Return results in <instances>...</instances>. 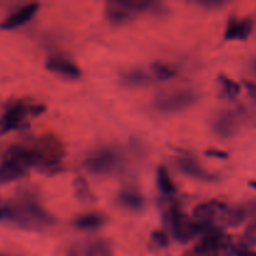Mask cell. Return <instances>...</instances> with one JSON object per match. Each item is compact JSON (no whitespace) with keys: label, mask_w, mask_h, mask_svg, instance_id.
<instances>
[{"label":"cell","mask_w":256,"mask_h":256,"mask_svg":"<svg viewBox=\"0 0 256 256\" xmlns=\"http://www.w3.org/2000/svg\"><path fill=\"white\" fill-rule=\"evenodd\" d=\"M185 256H196V254H195L194 252H186Z\"/></svg>","instance_id":"31"},{"label":"cell","mask_w":256,"mask_h":256,"mask_svg":"<svg viewBox=\"0 0 256 256\" xmlns=\"http://www.w3.org/2000/svg\"><path fill=\"white\" fill-rule=\"evenodd\" d=\"M4 214L22 229L38 230L55 224L50 212L30 195H22L6 205Z\"/></svg>","instance_id":"1"},{"label":"cell","mask_w":256,"mask_h":256,"mask_svg":"<svg viewBox=\"0 0 256 256\" xmlns=\"http://www.w3.org/2000/svg\"><path fill=\"white\" fill-rule=\"evenodd\" d=\"M74 192L76 198L82 202H90L92 199V190H90L89 182L84 176H76L74 179Z\"/></svg>","instance_id":"22"},{"label":"cell","mask_w":256,"mask_h":256,"mask_svg":"<svg viewBox=\"0 0 256 256\" xmlns=\"http://www.w3.org/2000/svg\"><path fill=\"white\" fill-rule=\"evenodd\" d=\"M198 4L202 5V6L206 8H212V6H222L224 4V2H216V0H205V2H198Z\"/></svg>","instance_id":"29"},{"label":"cell","mask_w":256,"mask_h":256,"mask_svg":"<svg viewBox=\"0 0 256 256\" xmlns=\"http://www.w3.org/2000/svg\"><path fill=\"white\" fill-rule=\"evenodd\" d=\"M45 66H46L49 72H55V74L60 75V76L68 78V79H78V78L82 76L80 68L75 62H70V60L65 59V58H50V59H48Z\"/></svg>","instance_id":"12"},{"label":"cell","mask_w":256,"mask_h":256,"mask_svg":"<svg viewBox=\"0 0 256 256\" xmlns=\"http://www.w3.org/2000/svg\"><path fill=\"white\" fill-rule=\"evenodd\" d=\"M30 165L22 158L16 146H12L0 162V185L15 182L25 176Z\"/></svg>","instance_id":"6"},{"label":"cell","mask_w":256,"mask_h":256,"mask_svg":"<svg viewBox=\"0 0 256 256\" xmlns=\"http://www.w3.org/2000/svg\"><path fill=\"white\" fill-rule=\"evenodd\" d=\"M156 182L158 186H159L160 192L166 196H172L176 192V186H175L174 182H172V176H170L169 172L165 166H159L156 172Z\"/></svg>","instance_id":"18"},{"label":"cell","mask_w":256,"mask_h":256,"mask_svg":"<svg viewBox=\"0 0 256 256\" xmlns=\"http://www.w3.org/2000/svg\"><path fill=\"white\" fill-rule=\"evenodd\" d=\"M106 16L109 22H114V24H124V22H130L134 16L132 12H130L124 5L120 2V0H115V2H108L106 8Z\"/></svg>","instance_id":"15"},{"label":"cell","mask_w":256,"mask_h":256,"mask_svg":"<svg viewBox=\"0 0 256 256\" xmlns=\"http://www.w3.org/2000/svg\"><path fill=\"white\" fill-rule=\"evenodd\" d=\"M86 256H112V250L109 242L105 240H98L90 245Z\"/></svg>","instance_id":"23"},{"label":"cell","mask_w":256,"mask_h":256,"mask_svg":"<svg viewBox=\"0 0 256 256\" xmlns=\"http://www.w3.org/2000/svg\"><path fill=\"white\" fill-rule=\"evenodd\" d=\"M199 100V92L192 89H179L175 92H162L152 102L155 109L160 112H178L188 109Z\"/></svg>","instance_id":"4"},{"label":"cell","mask_w":256,"mask_h":256,"mask_svg":"<svg viewBox=\"0 0 256 256\" xmlns=\"http://www.w3.org/2000/svg\"><path fill=\"white\" fill-rule=\"evenodd\" d=\"M106 219L104 215L98 214V212H89L78 216L74 220V225L78 229L82 230H95L102 228L105 224Z\"/></svg>","instance_id":"17"},{"label":"cell","mask_w":256,"mask_h":256,"mask_svg":"<svg viewBox=\"0 0 256 256\" xmlns=\"http://www.w3.org/2000/svg\"><path fill=\"white\" fill-rule=\"evenodd\" d=\"M152 240L159 248H166L170 244L169 235H168L166 232H162V230H155L152 234Z\"/></svg>","instance_id":"25"},{"label":"cell","mask_w":256,"mask_h":256,"mask_svg":"<svg viewBox=\"0 0 256 256\" xmlns=\"http://www.w3.org/2000/svg\"><path fill=\"white\" fill-rule=\"evenodd\" d=\"M240 115L234 110H225L218 114L212 122V130L220 138H232L239 130Z\"/></svg>","instance_id":"8"},{"label":"cell","mask_w":256,"mask_h":256,"mask_svg":"<svg viewBox=\"0 0 256 256\" xmlns=\"http://www.w3.org/2000/svg\"><path fill=\"white\" fill-rule=\"evenodd\" d=\"M224 256H256V252L250 250L245 244H235L232 242L225 250Z\"/></svg>","instance_id":"24"},{"label":"cell","mask_w":256,"mask_h":256,"mask_svg":"<svg viewBox=\"0 0 256 256\" xmlns=\"http://www.w3.org/2000/svg\"><path fill=\"white\" fill-rule=\"evenodd\" d=\"M245 88H246L248 92H249L250 96L256 102V82H244Z\"/></svg>","instance_id":"28"},{"label":"cell","mask_w":256,"mask_h":256,"mask_svg":"<svg viewBox=\"0 0 256 256\" xmlns=\"http://www.w3.org/2000/svg\"><path fill=\"white\" fill-rule=\"evenodd\" d=\"M232 242V238L225 235L222 230L212 228L198 242L194 252L196 256H224L225 250Z\"/></svg>","instance_id":"7"},{"label":"cell","mask_w":256,"mask_h":256,"mask_svg":"<svg viewBox=\"0 0 256 256\" xmlns=\"http://www.w3.org/2000/svg\"><path fill=\"white\" fill-rule=\"evenodd\" d=\"M249 185L252 188V189L256 190V180H252V182H250Z\"/></svg>","instance_id":"30"},{"label":"cell","mask_w":256,"mask_h":256,"mask_svg":"<svg viewBox=\"0 0 256 256\" xmlns=\"http://www.w3.org/2000/svg\"><path fill=\"white\" fill-rule=\"evenodd\" d=\"M244 244L246 245H256V220L249 225L245 230L244 234Z\"/></svg>","instance_id":"26"},{"label":"cell","mask_w":256,"mask_h":256,"mask_svg":"<svg viewBox=\"0 0 256 256\" xmlns=\"http://www.w3.org/2000/svg\"><path fill=\"white\" fill-rule=\"evenodd\" d=\"M175 162H176L178 169L182 174L186 175V176L199 180H205V182H212V180L215 179L214 175L208 172V170L204 169L202 165L196 159L190 156V155H180V156L176 158Z\"/></svg>","instance_id":"11"},{"label":"cell","mask_w":256,"mask_h":256,"mask_svg":"<svg viewBox=\"0 0 256 256\" xmlns=\"http://www.w3.org/2000/svg\"><path fill=\"white\" fill-rule=\"evenodd\" d=\"M118 200H119V204L124 206L125 209L134 210V212L142 210L145 206V199L142 192L136 189H132V188L122 190L119 196H118Z\"/></svg>","instance_id":"14"},{"label":"cell","mask_w":256,"mask_h":256,"mask_svg":"<svg viewBox=\"0 0 256 256\" xmlns=\"http://www.w3.org/2000/svg\"><path fill=\"white\" fill-rule=\"evenodd\" d=\"M39 2H29V4L22 5L16 12H12L9 16H6L0 22V29L12 30L19 26H22V25L26 24L36 14V12L39 10Z\"/></svg>","instance_id":"10"},{"label":"cell","mask_w":256,"mask_h":256,"mask_svg":"<svg viewBox=\"0 0 256 256\" xmlns=\"http://www.w3.org/2000/svg\"><path fill=\"white\" fill-rule=\"evenodd\" d=\"M150 82L152 76L142 69H130L120 75V82L125 86H142L149 84Z\"/></svg>","instance_id":"16"},{"label":"cell","mask_w":256,"mask_h":256,"mask_svg":"<svg viewBox=\"0 0 256 256\" xmlns=\"http://www.w3.org/2000/svg\"><path fill=\"white\" fill-rule=\"evenodd\" d=\"M229 206L220 200H210V202H202L195 206L192 212V216L196 222L202 224L212 225V222L216 218H224L225 212H228Z\"/></svg>","instance_id":"9"},{"label":"cell","mask_w":256,"mask_h":256,"mask_svg":"<svg viewBox=\"0 0 256 256\" xmlns=\"http://www.w3.org/2000/svg\"><path fill=\"white\" fill-rule=\"evenodd\" d=\"M45 112L44 105L16 102L10 104L0 118V135L10 130L24 129L28 126V118L38 116Z\"/></svg>","instance_id":"3"},{"label":"cell","mask_w":256,"mask_h":256,"mask_svg":"<svg viewBox=\"0 0 256 256\" xmlns=\"http://www.w3.org/2000/svg\"><path fill=\"white\" fill-rule=\"evenodd\" d=\"M0 256H6V255H0Z\"/></svg>","instance_id":"33"},{"label":"cell","mask_w":256,"mask_h":256,"mask_svg":"<svg viewBox=\"0 0 256 256\" xmlns=\"http://www.w3.org/2000/svg\"><path fill=\"white\" fill-rule=\"evenodd\" d=\"M82 165L88 172L102 176L118 172L122 168V159L115 150L100 149L85 158Z\"/></svg>","instance_id":"5"},{"label":"cell","mask_w":256,"mask_h":256,"mask_svg":"<svg viewBox=\"0 0 256 256\" xmlns=\"http://www.w3.org/2000/svg\"><path fill=\"white\" fill-rule=\"evenodd\" d=\"M165 220L175 239L182 244L190 242L198 235L205 234L208 230L212 228V225L202 224L196 220H190L189 216H186L176 204H172L168 208L165 212Z\"/></svg>","instance_id":"2"},{"label":"cell","mask_w":256,"mask_h":256,"mask_svg":"<svg viewBox=\"0 0 256 256\" xmlns=\"http://www.w3.org/2000/svg\"><path fill=\"white\" fill-rule=\"evenodd\" d=\"M205 154H206L208 156L219 158V159H226V158L229 156V154H228L226 152H224V150H218V149H210L208 150Z\"/></svg>","instance_id":"27"},{"label":"cell","mask_w":256,"mask_h":256,"mask_svg":"<svg viewBox=\"0 0 256 256\" xmlns=\"http://www.w3.org/2000/svg\"><path fill=\"white\" fill-rule=\"evenodd\" d=\"M252 19H230L225 29V40H246L252 34Z\"/></svg>","instance_id":"13"},{"label":"cell","mask_w":256,"mask_h":256,"mask_svg":"<svg viewBox=\"0 0 256 256\" xmlns=\"http://www.w3.org/2000/svg\"><path fill=\"white\" fill-rule=\"evenodd\" d=\"M219 82L220 86H222V92L228 99H235L238 98V95L242 92V88H240L239 82H235L234 79L229 76H225V75H220L219 76Z\"/></svg>","instance_id":"21"},{"label":"cell","mask_w":256,"mask_h":256,"mask_svg":"<svg viewBox=\"0 0 256 256\" xmlns=\"http://www.w3.org/2000/svg\"><path fill=\"white\" fill-rule=\"evenodd\" d=\"M248 216V208L245 206H235L228 209V212L224 215V222L230 226H238L242 224Z\"/></svg>","instance_id":"20"},{"label":"cell","mask_w":256,"mask_h":256,"mask_svg":"<svg viewBox=\"0 0 256 256\" xmlns=\"http://www.w3.org/2000/svg\"><path fill=\"white\" fill-rule=\"evenodd\" d=\"M150 72H152V76L156 78L158 80H169L178 75L176 68H174L172 65L164 62H152V68H150Z\"/></svg>","instance_id":"19"},{"label":"cell","mask_w":256,"mask_h":256,"mask_svg":"<svg viewBox=\"0 0 256 256\" xmlns=\"http://www.w3.org/2000/svg\"><path fill=\"white\" fill-rule=\"evenodd\" d=\"M4 215H5V214H4V212H2V210L0 209V219H2V218L4 216Z\"/></svg>","instance_id":"32"}]
</instances>
